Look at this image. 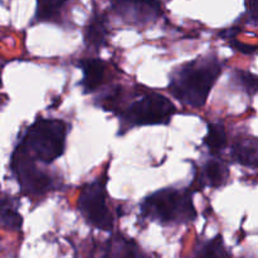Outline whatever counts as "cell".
<instances>
[{
    "instance_id": "obj_1",
    "label": "cell",
    "mask_w": 258,
    "mask_h": 258,
    "mask_svg": "<svg viewBox=\"0 0 258 258\" xmlns=\"http://www.w3.org/2000/svg\"><path fill=\"white\" fill-rule=\"evenodd\" d=\"M220 73L222 66L217 57H199L176 67L171 72L167 88L183 105L200 109L206 105Z\"/></svg>"
},
{
    "instance_id": "obj_18",
    "label": "cell",
    "mask_w": 258,
    "mask_h": 258,
    "mask_svg": "<svg viewBox=\"0 0 258 258\" xmlns=\"http://www.w3.org/2000/svg\"><path fill=\"white\" fill-rule=\"evenodd\" d=\"M239 32V28H237V26H233V28H231V29H227L224 30V32H222L219 34L220 38H224V39H228V41H231V39L235 38V35H237V33Z\"/></svg>"
},
{
    "instance_id": "obj_12",
    "label": "cell",
    "mask_w": 258,
    "mask_h": 258,
    "mask_svg": "<svg viewBox=\"0 0 258 258\" xmlns=\"http://www.w3.org/2000/svg\"><path fill=\"white\" fill-rule=\"evenodd\" d=\"M0 226L12 231H19L23 226V218L15 209L12 198L0 197Z\"/></svg>"
},
{
    "instance_id": "obj_16",
    "label": "cell",
    "mask_w": 258,
    "mask_h": 258,
    "mask_svg": "<svg viewBox=\"0 0 258 258\" xmlns=\"http://www.w3.org/2000/svg\"><path fill=\"white\" fill-rule=\"evenodd\" d=\"M198 256H202V257H227L228 252L224 248L222 237L217 235L203 247L202 251L198 252Z\"/></svg>"
},
{
    "instance_id": "obj_5",
    "label": "cell",
    "mask_w": 258,
    "mask_h": 258,
    "mask_svg": "<svg viewBox=\"0 0 258 258\" xmlns=\"http://www.w3.org/2000/svg\"><path fill=\"white\" fill-rule=\"evenodd\" d=\"M105 185V176L101 182L96 180L86 185L79 195L77 207L88 224L107 232L114 228V219L106 203L107 194Z\"/></svg>"
},
{
    "instance_id": "obj_7",
    "label": "cell",
    "mask_w": 258,
    "mask_h": 258,
    "mask_svg": "<svg viewBox=\"0 0 258 258\" xmlns=\"http://www.w3.org/2000/svg\"><path fill=\"white\" fill-rule=\"evenodd\" d=\"M112 9L129 25H146L162 15L159 0H111Z\"/></svg>"
},
{
    "instance_id": "obj_11",
    "label": "cell",
    "mask_w": 258,
    "mask_h": 258,
    "mask_svg": "<svg viewBox=\"0 0 258 258\" xmlns=\"http://www.w3.org/2000/svg\"><path fill=\"white\" fill-rule=\"evenodd\" d=\"M228 176V166L223 162L217 160V159H213V160L207 163L206 166H204L202 180L203 182L206 180L213 188H220L222 185L226 184Z\"/></svg>"
},
{
    "instance_id": "obj_9",
    "label": "cell",
    "mask_w": 258,
    "mask_h": 258,
    "mask_svg": "<svg viewBox=\"0 0 258 258\" xmlns=\"http://www.w3.org/2000/svg\"><path fill=\"white\" fill-rule=\"evenodd\" d=\"M233 158L239 164L256 169L258 163L257 139L252 136V138L237 141L233 146Z\"/></svg>"
},
{
    "instance_id": "obj_13",
    "label": "cell",
    "mask_w": 258,
    "mask_h": 258,
    "mask_svg": "<svg viewBox=\"0 0 258 258\" xmlns=\"http://www.w3.org/2000/svg\"><path fill=\"white\" fill-rule=\"evenodd\" d=\"M204 144L211 154H218L226 149L227 132L222 123H209Z\"/></svg>"
},
{
    "instance_id": "obj_15",
    "label": "cell",
    "mask_w": 258,
    "mask_h": 258,
    "mask_svg": "<svg viewBox=\"0 0 258 258\" xmlns=\"http://www.w3.org/2000/svg\"><path fill=\"white\" fill-rule=\"evenodd\" d=\"M233 78L237 81V83H239L242 88H243L246 94H248L250 96H255L257 92V77L256 74L247 72V70H235Z\"/></svg>"
},
{
    "instance_id": "obj_8",
    "label": "cell",
    "mask_w": 258,
    "mask_h": 258,
    "mask_svg": "<svg viewBox=\"0 0 258 258\" xmlns=\"http://www.w3.org/2000/svg\"><path fill=\"white\" fill-rule=\"evenodd\" d=\"M83 70V87L86 92H94L102 85L106 73V63L101 59L90 58L79 62Z\"/></svg>"
},
{
    "instance_id": "obj_2",
    "label": "cell",
    "mask_w": 258,
    "mask_h": 258,
    "mask_svg": "<svg viewBox=\"0 0 258 258\" xmlns=\"http://www.w3.org/2000/svg\"><path fill=\"white\" fill-rule=\"evenodd\" d=\"M66 138V122L39 117L28 127L19 147L37 162L50 164L65 153Z\"/></svg>"
},
{
    "instance_id": "obj_6",
    "label": "cell",
    "mask_w": 258,
    "mask_h": 258,
    "mask_svg": "<svg viewBox=\"0 0 258 258\" xmlns=\"http://www.w3.org/2000/svg\"><path fill=\"white\" fill-rule=\"evenodd\" d=\"M12 169L23 193L29 195H43L52 189V179L47 174L39 170L34 159L24 153L19 146L15 149L13 155Z\"/></svg>"
},
{
    "instance_id": "obj_4",
    "label": "cell",
    "mask_w": 258,
    "mask_h": 258,
    "mask_svg": "<svg viewBox=\"0 0 258 258\" xmlns=\"http://www.w3.org/2000/svg\"><path fill=\"white\" fill-rule=\"evenodd\" d=\"M176 114V107L163 94H150L132 103L121 114V127L167 125Z\"/></svg>"
},
{
    "instance_id": "obj_17",
    "label": "cell",
    "mask_w": 258,
    "mask_h": 258,
    "mask_svg": "<svg viewBox=\"0 0 258 258\" xmlns=\"http://www.w3.org/2000/svg\"><path fill=\"white\" fill-rule=\"evenodd\" d=\"M229 44H231V47L233 48V49L238 50V52H241L242 54H255L256 50H257V47H255V46H248V44H244L242 43V42L237 41L235 38L231 39L229 41Z\"/></svg>"
},
{
    "instance_id": "obj_14",
    "label": "cell",
    "mask_w": 258,
    "mask_h": 258,
    "mask_svg": "<svg viewBox=\"0 0 258 258\" xmlns=\"http://www.w3.org/2000/svg\"><path fill=\"white\" fill-rule=\"evenodd\" d=\"M67 1L68 0H37L35 18L41 22L56 19Z\"/></svg>"
},
{
    "instance_id": "obj_10",
    "label": "cell",
    "mask_w": 258,
    "mask_h": 258,
    "mask_svg": "<svg viewBox=\"0 0 258 258\" xmlns=\"http://www.w3.org/2000/svg\"><path fill=\"white\" fill-rule=\"evenodd\" d=\"M109 34L105 18L94 15L85 29V43L88 48L100 49L106 43V37Z\"/></svg>"
},
{
    "instance_id": "obj_3",
    "label": "cell",
    "mask_w": 258,
    "mask_h": 258,
    "mask_svg": "<svg viewBox=\"0 0 258 258\" xmlns=\"http://www.w3.org/2000/svg\"><path fill=\"white\" fill-rule=\"evenodd\" d=\"M144 217L162 224H185L197 218L190 190L165 188L151 194L141 206Z\"/></svg>"
}]
</instances>
